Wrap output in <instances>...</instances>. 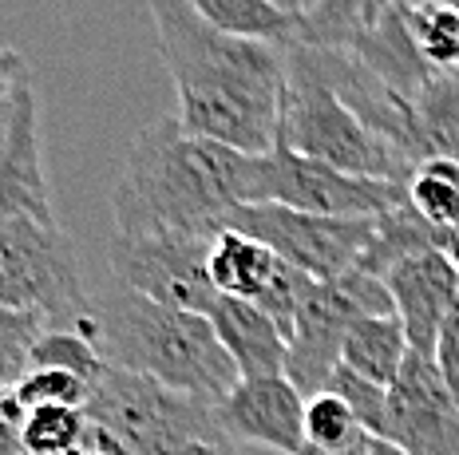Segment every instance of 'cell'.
Instances as JSON below:
<instances>
[{
  "label": "cell",
  "mask_w": 459,
  "mask_h": 455,
  "mask_svg": "<svg viewBox=\"0 0 459 455\" xmlns=\"http://www.w3.org/2000/svg\"><path fill=\"white\" fill-rule=\"evenodd\" d=\"M159 52L175 80L178 123L242 155H270L281 131L285 48L210 28L190 0H147Z\"/></svg>",
  "instance_id": "6da1fadb"
},
{
  "label": "cell",
  "mask_w": 459,
  "mask_h": 455,
  "mask_svg": "<svg viewBox=\"0 0 459 455\" xmlns=\"http://www.w3.org/2000/svg\"><path fill=\"white\" fill-rule=\"evenodd\" d=\"M257 155L198 139L178 116H159L127 143L111 194L115 234H214L254 198Z\"/></svg>",
  "instance_id": "7a4b0ae2"
},
{
  "label": "cell",
  "mask_w": 459,
  "mask_h": 455,
  "mask_svg": "<svg viewBox=\"0 0 459 455\" xmlns=\"http://www.w3.org/2000/svg\"><path fill=\"white\" fill-rule=\"evenodd\" d=\"M95 348L111 368L151 376L170 392L214 408L242 381L210 317L159 305L131 289L95 305Z\"/></svg>",
  "instance_id": "3957f363"
},
{
  "label": "cell",
  "mask_w": 459,
  "mask_h": 455,
  "mask_svg": "<svg viewBox=\"0 0 459 455\" xmlns=\"http://www.w3.org/2000/svg\"><path fill=\"white\" fill-rule=\"evenodd\" d=\"M285 68H290V83H285L277 147L305 159H317L325 167H337L344 175L385 178V183L408 186L416 167L400 150H392L377 131H368L360 123L357 111L317 72L309 48L285 44Z\"/></svg>",
  "instance_id": "277c9868"
},
{
  "label": "cell",
  "mask_w": 459,
  "mask_h": 455,
  "mask_svg": "<svg viewBox=\"0 0 459 455\" xmlns=\"http://www.w3.org/2000/svg\"><path fill=\"white\" fill-rule=\"evenodd\" d=\"M0 305L36 313L48 321V329H80L95 340V301H88L60 222H0Z\"/></svg>",
  "instance_id": "5b68a950"
},
{
  "label": "cell",
  "mask_w": 459,
  "mask_h": 455,
  "mask_svg": "<svg viewBox=\"0 0 459 455\" xmlns=\"http://www.w3.org/2000/svg\"><path fill=\"white\" fill-rule=\"evenodd\" d=\"M83 412L100 428H108L131 455H178L198 440L226 435L214 404L190 400L151 376L123 373L111 365L95 381Z\"/></svg>",
  "instance_id": "8992f818"
},
{
  "label": "cell",
  "mask_w": 459,
  "mask_h": 455,
  "mask_svg": "<svg viewBox=\"0 0 459 455\" xmlns=\"http://www.w3.org/2000/svg\"><path fill=\"white\" fill-rule=\"evenodd\" d=\"M360 317H396L392 293L385 278L365 270H349L333 281H313L301 297L298 321L290 333V356H285V381L309 400L329 388L333 373L341 368L344 329Z\"/></svg>",
  "instance_id": "52a82bcc"
},
{
  "label": "cell",
  "mask_w": 459,
  "mask_h": 455,
  "mask_svg": "<svg viewBox=\"0 0 459 455\" xmlns=\"http://www.w3.org/2000/svg\"><path fill=\"white\" fill-rule=\"evenodd\" d=\"M226 226L270 245L277 258L305 273V278L333 281L360 265L372 242V230H377V218H321L273 202H250L238 206L226 218Z\"/></svg>",
  "instance_id": "ba28073f"
},
{
  "label": "cell",
  "mask_w": 459,
  "mask_h": 455,
  "mask_svg": "<svg viewBox=\"0 0 459 455\" xmlns=\"http://www.w3.org/2000/svg\"><path fill=\"white\" fill-rule=\"evenodd\" d=\"M250 202H273L321 218H380L408 202V186L344 175V170L325 167L317 159L273 147L270 155H257Z\"/></svg>",
  "instance_id": "9c48e42d"
},
{
  "label": "cell",
  "mask_w": 459,
  "mask_h": 455,
  "mask_svg": "<svg viewBox=\"0 0 459 455\" xmlns=\"http://www.w3.org/2000/svg\"><path fill=\"white\" fill-rule=\"evenodd\" d=\"M214 234H143V238L115 234L108 245L111 273L119 289L206 317L218 305V289L206 270Z\"/></svg>",
  "instance_id": "30bf717a"
},
{
  "label": "cell",
  "mask_w": 459,
  "mask_h": 455,
  "mask_svg": "<svg viewBox=\"0 0 459 455\" xmlns=\"http://www.w3.org/2000/svg\"><path fill=\"white\" fill-rule=\"evenodd\" d=\"M385 440L408 455H459V400L432 356L408 348L404 368L388 384Z\"/></svg>",
  "instance_id": "8fae6325"
},
{
  "label": "cell",
  "mask_w": 459,
  "mask_h": 455,
  "mask_svg": "<svg viewBox=\"0 0 459 455\" xmlns=\"http://www.w3.org/2000/svg\"><path fill=\"white\" fill-rule=\"evenodd\" d=\"M222 428L234 443L298 455L305 443V396L285 376H250L218 404Z\"/></svg>",
  "instance_id": "7c38bea8"
},
{
  "label": "cell",
  "mask_w": 459,
  "mask_h": 455,
  "mask_svg": "<svg viewBox=\"0 0 459 455\" xmlns=\"http://www.w3.org/2000/svg\"><path fill=\"white\" fill-rule=\"evenodd\" d=\"M385 286L392 293L400 325H404L408 348L432 356L447 313L459 305V281H455L452 253L447 250L416 253V258L392 265L385 273Z\"/></svg>",
  "instance_id": "4fadbf2b"
},
{
  "label": "cell",
  "mask_w": 459,
  "mask_h": 455,
  "mask_svg": "<svg viewBox=\"0 0 459 455\" xmlns=\"http://www.w3.org/2000/svg\"><path fill=\"white\" fill-rule=\"evenodd\" d=\"M4 218H36V222H48V226L56 222L44 163H40V127H36L32 75L16 91L13 131H8V143L0 150V222Z\"/></svg>",
  "instance_id": "5bb4252c"
},
{
  "label": "cell",
  "mask_w": 459,
  "mask_h": 455,
  "mask_svg": "<svg viewBox=\"0 0 459 455\" xmlns=\"http://www.w3.org/2000/svg\"><path fill=\"white\" fill-rule=\"evenodd\" d=\"M206 317L242 381H250V376H285L290 340L281 337V329L262 309L246 305V301L218 297V305Z\"/></svg>",
  "instance_id": "9a60e30c"
},
{
  "label": "cell",
  "mask_w": 459,
  "mask_h": 455,
  "mask_svg": "<svg viewBox=\"0 0 459 455\" xmlns=\"http://www.w3.org/2000/svg\"><path fill=\"white\" fill-rule=\"evenodd\" d=\"M408 360V337L400 317H360L344 329L341 368L357 373L360 381L388 388Z\"/></svg>",
  "instance_id": "2e32d148"
},
{
  "label": "cell",
  "mask_w": 459,
  "mask_h": 455,
  "mask_svg": "<svg viewBox=\"0 0 459 455\" xmlns=\"http://www.w3.org/2000/svg\"><path fill=\"white\" fill-rule=\"evenodd\" d=\"M424 250H452V234L428 226L424 218L404 202V206H396V210L377 218V230H372V242H368L357 270L372 273V278H385L392 265L416 258V253H424Z\"/></svg>",
  "instance_id": "e0dca14e"
},
{
  "label": "cell",
  "mask_w": 459,
  "mask_h": 455,
  "mask_svg": "<svg viewBox=\"0 0 459 455\" xmlns=\"http://www.w3.org/2000/svg\"><path fill=\"white\" fill-rule=\"evenodd\" d=\"M198 16L226 36H242V40H262V44H285L298 36V21L281 16L265 0H190Z\"/></svg>",
  "instance_id": "ac0fdd59"
},
{
  "label": "cell",
  "mask_w": 459,
  "mask_h": 455,
  "mask_svg": "<svg viewBox=\"0 0 459 455\" xmlns=\"http://www.w3.org/2000/svg\"><path fill=\"white\" fill-rule=\"evenodd\" d=\"M408 206L436 230H459V159L439 155L416 163L408 178Z\"/></svg>",
  "instance_id": "d6986e66"
},
{
  "label": "cell",
  "mask_w": 459,
  "mask_h": 455,
  "mask_svg": "<svg viewBox=\"0 0 459 455\" xmlns=\"http://www.w3.org/2000/svg\"><path fill=\"white\" fill-rule=\"evenodd\" d=\"M400 13H404V28L424 64H432L436 72H459V8L400 0Z\"/></svg>",
  "instance_id": "ffe728a7"
},
{
  "label": "cell",
  "mask_w": 459,
  "mask_h": 455,
  "mask_svg": "<svg viewBox=\"0 0 459 455\" xmlns=\"http://www.w3.org/2000/svg\"><path fill=\"white\" fill-rule=\"evenodd\" d=\"M380 0H321L309 16L298 24V36L290 44L317 52H349V44L357 40L365 16L377 8Z\"/></svg>",
  "instance_id": "44dd1931"
},
{
  "label": "cell",
  "mask_w": 459,
  "mask_h": 455,
  "mask_svg": "<svg viewBox=\"0 0 459 455\" xmlns=\"http://www.w3.org/2000/svg\"><path fill=\"white\" fill-rule=\"evenodd\" d=\"M32 368H60V373H72L83 384L95 388L108 360L100 356L95 340L88 333H80V329H44L32 348Z\"/></svg>",
  "instance_id": "7402d4cb"
},
{
  "label": "cell",
  "mask_w": 459,
  "mask_h": 455,
  "mask_svg": "<svg viewBox=\"0 0 459 455\" xmlns=\"http://www.w3.org/2000/svg\"><path fill=\"white\" fill-rule=\"evenodd\" d=\"M16 432L28 455H68L88 432V412L83 408H36Z\"/></svg>",
  "instance_id": "603a6c76"
},
{
  "label": "cell",
  "mask_w": 459,
  "mask_h": 455,
  "mask_svg": "<svg viewBox=\"0 0 459 455\" xmlns=\"http://www.w3.org/2000/svg\"><path fill=\"white\" fill-rule=\"evenodd\" d=\"M48 329L44 317L0 305V396H8L32 368V348Z\"/></svg>",
  "instance_id": "cb8c5ba5"
},
{
  "label": "cell",
  "mask_w": 459,
  "mask_h": 455,
  "mask_svg": "<svg viewBox=\"0 0 459 455\" xmlns=\"http://www.w3.org/2000/svg\"><path fill=\"white\" fill-rule=\"evenodd\" d=\"M365 435L368 432L357 424V416L349 412V404L341 396L317 392L305 400V443H313V448H349Z\"/></svg>",
  "instance_id": "d4e9b609"
},
{
  "label": "cell",
  "mask_w": 459,
  "mask_h": 455,
  "mask_svg": "<svg viewBox=\"0 0 459 455\" xmlns=\"http://www.w3.org/2000/svg\"><path fill=\"white\" fill-rule=\"evenodd\" d=\"M325 392L341 396V400L349 404V412L357 416V424L372 435V440H385V432H388V388L360 381V376L349 373V368H337Z\"/></svg>",
  "instance_id": "484cf974"
},
{
  "label": "cell",
  "mask_w": 459,
  "mask_h": 455,
  "mask_svg": "<svg viewBox=\"0 0 459 455\" xmlns=\"http://www.w3.org/2000/svg\"><path fill=\"white\" fill-rule=\"evenodd\" d=\"M436 368H439V376H444V384L455 392V400H459V305L447 313V321H444V329H439V337H436Z\"/></svg>",
  "instance_id": "4316f807"
},
{
  "label": "cell",
  "mask_w": 459,
  "mask_h": 455,
  "mask_svg": "<svg viewBox=\"0 0 459 455\" xmlns=\"http://www.w3.org/2000/svg\"><path fill=\"white\" fill-rule=\"evenodd\" d=\"M68 455H131V451L123 448V443L115 440L108 428H100L95 420H88V432H83V440L75 443Z\"/></svg>",
  "instance_id": "83f0119b"
},
{
  "label": "cell",
  "mask_w": 459,
  "mask_h": 455,
  "mask_svg": "<svg viewBox=\"0 0 459 455\" xmlns=\"http://www.w3.org/2000/svg\"><path fill=\"white\" fill-rule=\"evenodd\" d=\"M21 80H28V64L21 52L13 48H0V103L13 96L16 88H21Z\"/></svg>",
  "instance_id": "f1b7e54d"
},
{
  "label": "cell",
  "mask_w": 459,
  "mask_h": 455,
  "mask_svg": "<svg viewBox=\"0 0 459 455\" xmlns=\"http://www.w3.org/2000/svg\"><path fill=\"white\" fill-rule=\"evenodd\" d=\"M265 4H273L281 16H290V21H298V24H301L305 16H309L313 8L321 4V0H265Z\"/></svg>",
  "instance_id": "f546056e"
},
{
  "label": "cell",
  "mask_w": 459,
  "mask_h": 455,
  "mask_svg": "<svg viewBox=\"0 0 459 455\" xmlns=\"http://www.w3.org/2000/svg\"><path fill=\"white\" fill-rule=\"evenodd\" d=\"M368 443H372V435H365V440H357V443H349V448H313V443H301L298 455H368Z\"/></svg>",
  "instance_id": "4dcf8cb0"
},
{
  "label": "cell",
  "mask_w": 459,
  "mask_h": 455,
  "mask_svg": "<svg viewBox=\"0 0 459 455\" xmlns=\"http://www.w3.org/2000/svg\"><path fill=\"white\" fill-rule=\"evenodd\" d=\"M24 83V80H21ZM21 91V88H16ZM16 91L8 96L4 103H0V150H4V143H8V131H13V116H16Z\"/></svg>",
  "instance_id": "1f68e13d"
},
{
  "label": "cell",
  "mask_w": 459,
  "mask_h": 455,
  "mask_svg": "<svg viewBox=\"0 0 459 455\" xmlns=\"http://www.w3.org/2000/svg\"><path fill=\"white\" fill-rule=\"evenodd\" d=\"M368 455H408V451L392 448V443H388V440H372V443H368Z\"/></svg>",
  "instance_id": "d6a6232c"
},
{
  "label": "cell",
  "mask_w": 459,
  "mask_h": 455,
  "mask_svg": "<svg viewBox=\"0 0 459 455\" xmlns=\"http://www.w3.org/2000/svg\"><path fill=\"white\" fill-rule=\"evenodd\" d=\"M404 4H447V8H459V0H404Z\"/></svg>",
  "instance_id": "836d02e7"
},
{
  "label": "cell",
  "mask_w": 459,
  "mask_h": 455,
  "mask_svg": "<svg viewBox=\"0 0 459 455\" xmlns=\"http://www.w3.org/2000/svg\"><path fill=\"white\" fill-rule=\"evenodd\" d=\"M447 253H452V265H455V281H459V242H452V250H447Z\"/></svg>",
  "instance_id": "e575fe53"
}]
</instances>
